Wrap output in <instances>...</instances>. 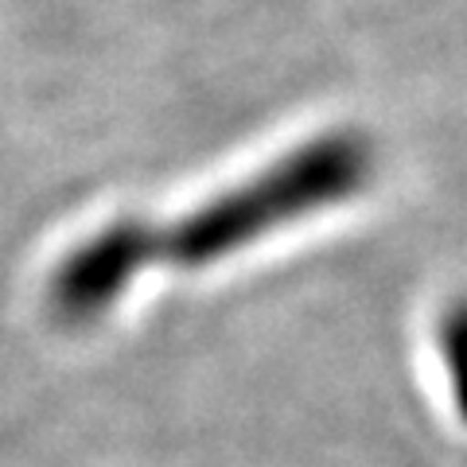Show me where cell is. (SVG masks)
I'll list each match as a JSON object with an SVG mask.
<instances>
[{"label":"cell","instance_id":"cell-2","mask_svg":"<svg viewBox=\"0 0 467 467\" xmlns=\"http://www.w3.org/2000/svg\"><path fill=\"white\" fill-rule=\"evenodd\" d=\"M149 265H156V223L137 214L113 218L55 265L47 304L63 324H90L106 316Z\"/></svg>","mask_w":467,"mask_h":467},{"label":"cell","instance_id":"cell-1","mask_svg":"<svg viewBox=\"0 0 467 467\" xmlns=\"http://www.w3.org/2000/svg\"><path fill=\"white\" fill-rule=\"evenodd\" d=\"M374 152L362 133L335 129L288 149L250 180L199 202L180 223L156 226V261L207 269L245 254L254 242L355 199L370 183Z\"/></svg>","mask_w":467,"mask_h":467}]
</instances>
